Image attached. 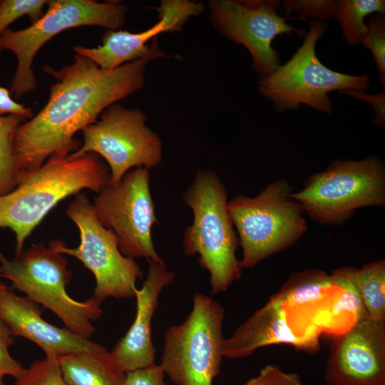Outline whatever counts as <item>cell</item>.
I'll return each mask as SVG.
<instances>
[{
	"instance_id": "obj_1",
	"label": "cell",
	"mask_w": 385,
	"mask_h": 385,
	"mask_svg": "<svg viewBox=\"0 0 385 385\" xmlns=\"http://www.w3.org/2000/svg\"><path fill=\"white\" fill-rule=\"evenodd\" d=\"M166 54L152 41L143 57L106 70L75 54L60 69L45 66L55 80L46 105L18 127L13 144V165L18 185L53 155H69L81 143L74 135L95 123L108 106L143 88L145 72L153 60Z\"/></svg>"
},
{
	"instance_id": "obj_2",
	"label": "cell",
	"mask_w": 385,
	"mask_h": 385,
	"mask_svg": "<svg viewBox=\"0 0 385 385\" xmlns=\"http://www.w3.org/2000/svg\"><path fill=\"white\" fill-rule=\"evenodd\" d=\"M109 181L108 168L96 153L77 158L53 155L12 191L0 195V228H9L14 233L16 255L61 200L84 189L98 193Z\"/></svg>"
},
{
	"instance_id": "obj_3",
	"label": "cell",
	"mask_w": 385,
	"mask_h": 385,
	"mask_svg": "<svg viewBox=\"0 0 385 385\" xmlns=\"http://www.w3.org/2000/svg\"><path fill=\"white\" fill-rule=\"evenodd\" d=\"M183 198L193 213L192 223L184 234L185 253L199 255L198 263L210 274L212 294L226 292L240 279L242 270L225 187L214 172L197 170Z\"/></svg>"
},
{
	"instance_id": "obj_4",
	"label": "cell",
	"mask_w": 385,
	"mask_h": 385,
	"mask_svg": "<svg viewBox=\"0 0 385 385\" xmlns=\"http://www.w3.org/2000/svg\"><path fill=\"white\" fill-rule=\"evenodd\" d=\"M68 265L63 255L53 252L43 242L22 250L12 260L0 251L1 277L57 315L66 329L88 339L96 331L93 322L101 316L103 309L101 302L93 297L79 302L68 294L66 287L71 279Z\"/></svg>"
},
{
	"instance_id": "obj_5",
	"label": "cell",
	"mask_w": 385,
	"mask_h": 385,
	"mask_svg": "<svg viewBox=\"0 0 385 385\" xmlns=\"http://www.w3.org/2000/svg\"><path fill=\"white\" fill-rule=\"evenodd\" d=\"M292 192L286 180H278L256 197L239 195L227 202L242 249L241 270L287 249L305 232L302 209L292 197Z\"/></svg>"
},
{
	"instance_id": "obj_6",
	"label": "cell",
	"mask_w": 385,
	"mask_h": 385,
	"mask_svg": "<svg viewBox=\"0 0 385 385\" xmlns=\"http://www.w3.org/2000/svg\"><path fill=\"white\" fill-rule=\"evenodd\" d=\"M46 5V12L31 26L20 30L8 28L0 35V50L12 52L17 59L10 89L16 99L36 88L33 61L47 41L76 27L96 26L108 30L120 29L127 13V7L118 1L49 0Z\"/></svg>"
},
{
	"instance_id": "obj_7",
	"label": "cell",
	"mask_w": 385,
	"mask_h": 385,
	"mask_svg": "<svg viewBox=\"0 0 385 385\" xmlns=\"http://www.w3.org/2000/svg\"><path fill=\"white\" fill-rule=\"evenodd\" d=\"M327 24L312 21L302 44L291 58L270 75L260 78L258 91L279 112L297 109L301 104L325 113L332 112L328 93L333 91L369 88L368 76H353L329 69L318 58L316 46Z\"/></svg>"
},
{
	"instance_id": "obj_8",
	"label": "cell",
	"mask_w": 385,
	"mask_h": 385,
	"mask_svg": "<svg viewBox=\"0 0 385 385\" xmlns=\"http://www.w3.org/2000/svg\"><path fill=\"white\" fill-rule=\"evenodd\" d=\"M223 307L196 292L192 308L182 323L165 334L160 366L176 385H213L222 362Z\"/></svg>"
},
{
	"instance_id": "obj_9",
	"label": "cell",
	"mask_w": 385,
	"mask_h": 385,
	"mask_svg": "<svg viewBox=\"0 0 385 385\" xmlns=\"http://www.w3.org/2000/svg\"><path fill=\"white\" fill-rule=\"evenodd\" d=\"M291 196L313 220L341 224L357 208L384 205V164L374 156L360 161L336 160Z\"/></svg>"
},
{
	"instance_id": "obj_10",
	"label": "cell",
	"mask_w": 385,
	"mask_h": 385,
	"mask_svg": "<svg viewBox=\"0 0 385 385\" xmlns=\"http://www.w3.org/2000/svg\"><path fill=\"white\" fill-rule=\"evenodd\" d=\"M66 214L79 230V245L68 247L63 240L56 239L49 242L48 247L77 258L93 273L96 287L92 297L95 300L101 302L108 297H133L137 280L143 277V272L134 259L120 252L115 235L98 221L87 195L77 194Z\"/></svg>"
},
{
	"instance_id": "obj_11",
	"label": "cell",
	"mask_w": 385,
	"mask_h": 385,
	"mask_svg": "<svg viewBox=\"0 0 385 385\" xmlns=\"http://www.w3.org/2000/svg\"><path fill=\"white\" fill-rule=\"evenodd\" d=\"M145 122L146 115L140 109L113 103L81 130L83 143L69 156L93 153L102 157L110 168L109 185L119 182L133 168H155L162 161L163 145Z\"/></svg>"
},
{
	"instance_id": "obj_12",
	"label": "cell",
	"mask_w": 385,
	"mask_h": 385,
	"mask_svg": "<svg viewBox=\"0 0 385 385\" xmlns=\"http://www.w3.org/2000/svg\"><path fill=\"white\" fill-rule=\"evenodd\" d=\"M150 177L149 169L133 168L98 192L92 204L98 221L113 232L124 256L162 262L152 238V228L158 220Z\"/></svg>"
},
{
	"instance_id": "obj_13",
	"label": "cell",
	"mask_w": 385,
	"mask_h": 385,
	"mask_svg": "<svg viewBox=\"0 0 385 385\" xmlns=\"http://www.w3.org/2000/svg\"><path fill=\"white\" fill-rule=\"evenodd\" d=\"M275 0H211L210 19L222 36L242 45L252 58V67L260 78L280 65L279 53L272 47L279 35L289 36L300 31L289 25L277 11Z\"/></svg>"
},
{
	"instance_id": "obj_14",
	"label": "cell",
	"mask_w": 385,
	"mask_h": 385,
	"mask_svg": "<svg viewBox=\"0 0 385 385\" xmlns=\"http://www.w3.org/2000/svg\"><path fill=\"white\" fill-rule=\"evenodd\" d=\"M324 378L327 385H385V320L367 318L334 335Z\"/></svg>"
},
{
	"instance_id": "obj_15",
	"label": "cell",
	"mask_w": 385,
	"mask_h": 385,
	"mask_svg": "<svg viewBox=\"0 0 385 385\" xmlns=\"http://www.w3.org/2000/svg\"><path fill=\"white\" fill-rule=\"evenodd\" d=\"M202 2L189 0H163L155 8L158 21L148 29L139 33L123 30H107L101 44L94 48L75 46V54L86 57L99 68L113 70L143 57L148 52L147 45L157 36L165 32H178L192 17L202 13Z\"/></svg>"
},
{
	"instance_id": "obj_16",
	"label": "cell",
	"mask_w": 385,
	"mask_h": 385,
	"mask_svg": "<svg viewBox=\"0 0 385 385\" xmlns=\"http://www.w3.org/2000/svg\"><path fill=\"white\" fill-rule=\"evenodd\" d=\"M320 334L302 329L287 311L272 296L260 309L225 338L222 354L228 359L250 356L257 349L272 344H284L307 353L320 348Z\"/></svg>"
},
{
	"instance_id": "obj_17",
	"label": "cell",
	"mask_w": 385,
	"mask_h": 385,
	"mask_svg": "<svg viewBox=\"0 0 385 385\" xmlns=\"http://www.w3.org/2000/svg\"><path fill=\"white\" fill-rule=\"evenodd\" d=\"M149 269L142 287L135 291L136 313L133 322L114 346L111 356L125 373L155 364L151 334L153 315L163 289L173 283L175 274L163 261H148Z\"/></svg>"
},
{
	"instance_id": "obj_18",
	"label": "cell",
	"mask_w": 385,
	"mask_h": 385,
	"mask_svg": "<svg viewBox=\"0 0 385 385\" xmlns=\"http://www.w3.org/2000/svg\"><path fill=\"white\" fill-rule=\"evenodd\" d=\"M40 305L19 297L9 288L0 292V319L13 336L37 344L46 354L56 358L74 353L101 352L106 349L66 328L57 327L41 317Z\"/></svg>"
},
{
	"instance_id": "obj_19",
	"label": "cell",
	"mask_w": 385,
	"mask_h": 385,
	"mask_svg": "<svg viewBox=\"0 0 385 385\" xmlns=\"http://www.w3.org/2000/svg\"><path fill=\"white\" fill-rule=\"evenodd\" d=\"M334 289L330 275L312 269L293 273L272 297L287 311L294 322L309 329L317 327L314 319L327 304Z\"/></svg>"
},
{
	"instance_id": "obj_20",
	"label": "cell",
	"mask_w": 385,
	"mask_h": 385,
	"mask_svg": "<svg viewBox=\"0 0 385 385\" xmlns=\"http://www.w3.org/2000/svg\"><path fill=\"white\" fill-rule=\"evenodd\" d=\"M330 276L335 286L334 291L327 304L315 317L314 324L321 333L334 336L369 317L345 267L334 270Z\"/></svg>"
},
{
	"instance_id": "obj_21",
	"label": "cell",
	"mask_w": 385,
	"mask_h": 385,
	"mask_svg": "<svg viewBox=\"0 0 385 385\" xmlns=\"http://www.w3.org/2000/svg\"><path fill=\"white\" fill-rule=\"evenodd\" d=\"M67 385H124L125 373L107 349L101 352L74 353L58 358Z\"/></svg>"
},
{
	"instance_id": "obj_22",
	"label": "cell",
	"mask_w": 385,
	"mask_h": 385,
	"mask_svg": "<svg viewBox=\"0 0 385 385\" xmlns=\"http://www.w3.org/2000/svg\"><path fill=\"white\" fill-rule=\"evenodd\" d=\"M369 318L385 320V261L376 260L360 269L345 267Z\"/></svg>"
},
{
	"instance_id": "obj_23",
	"label": "cell",
	"mask_w": 385,
	"mask_h": 385,
	"mask_svg": "<svg viewBox=\"0 0 385 385\" xmlns=\"http://www.w3.org/2000/svg\"><path fill=\"white\" fill-rule=\"evenodd\" d=\"M384 11V0H338L334 18L339 24L346 43L355 46L361 43L367 32L365 18Z\"/></svg>"
},
{
	"instance_id": "obj_24",
	"label": "cell",
	"mask_w": 385,
	"mask_h": 385,
	"mask_svg": "<svg viewBox=\"0 0 385 385\" xmlns=\"http://www.w3.org/2000/svg\"><path fill=\"white\" fill-rule=\"evenodd\" d=\"M26 119L18 115H0V195L16 187L13 165V144L16 131Z\"/></svg>"
},
{
	"instance_id": "obj_25",
	"label": "cell",
	"mask_w": 385,
	"mask_h": 385,
	"mask_svg": "<svg viewBox=\"0 0 385 385\" xmlns=\"http://www.w3.org/2000/svg\"><path fill=\"white\" fill-rule=\"evenodd\" d=\"M15 385H67L58 363V358L46 356L45 359L31 364L24 373L16 379Z\"/></svg>"
},
{
	"instance_id": "obj_26",
	"label": "cell",
	"mask_w": 385,
	"mask_h": 385,
	"mask_svg": "<svg viewBox=\"0 0 385 385\" xmlns=\"http://www.w3.org/2000/svg\"><path fill=\"white\" fill-rule=\"evenodd\" d=\"M367 32L361 44L373 54L380 82L385 84V15L376 13L368 21Z\"/></svg>"
},
{
	"instance_id": "obj_27",
	"label": "cell",
	"mask_w": 385,
	"mask_h": 385,
	"mask_svg": "<svg viewBox=\"0 0 385 385\" xmlns=\"http://www.w3.org/2000/svg\"><path fill=\"white\" fill-rule=\"evenodd\" d=\"M45 0H2L0 1V35L18 19L27 16L32 23L43 14ZM1 51L0 50V53Z\"/></svg>"
},
{
	"instance_id": "obj_28",
	"label": "cell",
	"mask_w": 385,
	"mask_h": 385,
	"mask_svg": "<svg viewBox=\"0 0 385 385\" xmlns=\"http://www.w3.org/2000/svg\"><path fill=\"white\" fill-rule=\"evenodd\" d=\"M286 15L296 12L304 18H312L314 21H323L334 17L336 1L333 0H286L282 5Z\"/></svg>"
},
{
	"instance_id": "obj_29",
	"label": "cell",
	"mask_w": 385,
	"mask_h": 385,
	"mask_svg": "<svg viewBox=\"0 0 385 385\" xmlns=\"http://www.w3.org/2000/svg\"><path fill=\"white\" fill-rule=\"evenodd\" d=\"M13 337L6 325L0 319V385H6L4 381L6 376H11L16 379L26 370L9 351V347L14 343Z\"/></svg>"
},
{
	"instance_id": "obj_30",
	"label": "cell",
	"mask_w": 385,
	"mask_h": 385,
	"mask_svg": "<svg viewBox=\"0 0 385 385\" xmlns=\"http://www.w3.org/2000/svg\"><path fill=\"white\" fill-rule=\"evenodd\" d=\"M242 385H304L299 376L283 371L275 364H267Z\"/></svg>"
},
{
	"instance_id": "obj_31",
	"label": "cell",
	"mask_w": 385,
	"mask_h": 385,
	"mask_svg": "<svg viewBox=\"0 0 385 385\" xmlns=\"http://www.w3.org/2000/svg\"><path fill=\"white\" fill-rule=\"evenodd\" d=\"M165 374L160 364L125 373L124 385H168L165 381Z\"/></svg>"
},
{
	"instance_id": "obj_32",
	"label": "cell",
	"mask_w": 385,
	"mask_h": 385,
	"mask_svg": "<svg viewBox=\"0 0 385 385\" xmlns=\"http://www.w3.org/2000/svg\"><path fill=\"white\" fill-rule=\"evenodd\" d=\"M342 94L347 95L367 102L374 109V115L372 122L375 125H384L385 123V90L375 93L369 94L364 91L346 90L340 91Z\"/></svg>"
},
{
	"instance_id": "obj_33",
	"label": "cell",
	"mask_w": 385,
	"mask_h": 385,
	"mask_svg": "<svg viewBox=\"0 0 385 385\" xmlns=\"http://www.w3.org/2000/svg\"><path fill=\"white\" fill-rule=\"evenodd\" d=\"M18 115L30 119L34 116L33 111L24 104L14 100L10 91L0 86V115Z\"/></svg>"
},
{
	"instance_id": "obj_34",
	"label": "cell",
	"mask_w": 385,
	"mask_h": 385,
	"mask_svg": "<svg viewBox=\"0 0 385 385\" xmlns=\"http://www.w3.org/2000/svg\"><path fill=\"white\" fill-rule=\"evenodd\" d=\"M9 288L6 285L0 281V292Z\"/></svg>"
}]
</instances>
